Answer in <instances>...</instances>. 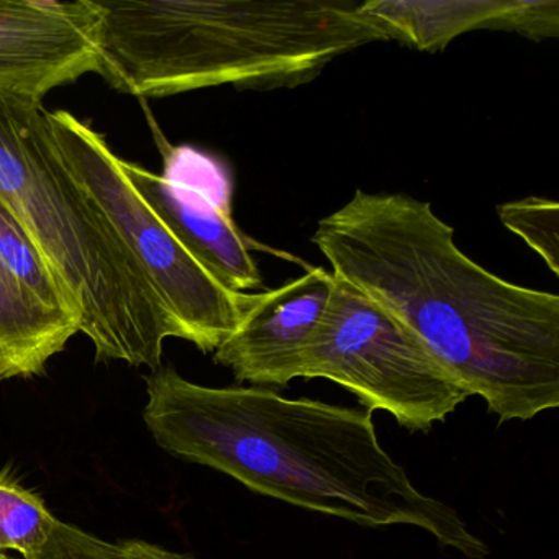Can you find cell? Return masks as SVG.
<instances>
[{"label":"cell","mask_w":559,"mask_h":559,"mask_svg":"<svg viewBox=\"0 0 559 559\" xmlns=\"http://www.w3.org/2000/svg\"><path fill=\"white\" fill-rule=\"evenodd\" d=\"M123 548H126L127 558L129 559H195L192 555L169 551V549L163 548V546L139 542V539L123 542Z\"/></svg>","instance_id":"cell-16"},{"label":"cell","mask_w":559,"mask_h":559,"mask_svg":"<svg viewBox=\"0 0 559 559\" xmlns=\"http://www.w3.org/2000/svg\"><path fill=\"white\" fill-rule=\"evenodd\" d=\"M173 158V175H156L122 158L120 166L140 198L215 280L235 293L261 287L248 238L231 217L227 173L192 150H178Z\"/></svg>","instance_id":"cell-7"},{"label":"cell","mask_w":559,"mask_h":559,"mask_svg":"<svg viewBox=\"0 0 559 559\" xmlns=\"http://www.w3.org/2000/svg\"><path fill=\"white\" fill-rule=\"evenodd\" d=\"M47 122L68 175L165 307L176 338L214 353L238 329L257 294L228 289L179 243L133 189L103 133L68 110H47Z\"/></svg>","instance_id":"cell-5"},{"label":"cell","mask_w":559,"mask_h":559,"mask_svg":"<svg viewBox=\"0 0 559 559\" xmlns=\"http://www.w3.org/2000/svg\"><path fill=\"white\" fill-rule=\"evenodd\" d=\"M32 559H129L123 543H109L58 520L47 545Z\"/></svg>","instance_id":"cell-15"},{"label":"cell","mask_w":559,"mask_h":559,"mask_svg":"<svg viewBox=\"0 0 559 559\" xmlns=\"http://www.w3.org/2000/svg\"><path fill=\"white\" fill-rule=\"evenodd\" d=\"M76 333L73 316L45 306L0 263V381L44 374Z\"/></svg>","instance_id":"cell-11"},{"label":"cell","mask_w":559,"mask_h":559,"mask_svg":"<svg viewBox=\"0 0 559 559\" xmlns=\"http://www.w3.org/2000/svg\"><path fill=\"white\" fill-rule=\"evenodd\" d=\"M47 110L44 100L0 91V202L47 261L97 361L155 371L175 325L68 175Z\"/></svg>","instance_id":"cell-4"},{"label":"cell","mask_w":559,"mask_h":559,"mask_svg":"<svg viewBox=\"0 0 559 559\" xmlns=\"http://www.w3.org/2000/svg\"><path fill=\"white\" fill-rule=\"evenodd\" d=\"M333 280L302 378L329 379L353 392L366 411L389 412L411 431L431 430L471 397L407 326L345 281Z\"/></svg>","instance_id":"cell-6"},{"label":"cell","mask_w":559,"mask_h":559,"mask_svg":"<svg viewBox=\"0 0 559 559\" xmlns=\"http://www.w3.org/2000/svg\"><path fill=\"white\" fill-rule=\"evenodd\" d=\"M312 241L333 276L407 326L499 424L558 407L559 297L471 260L430 202L358 189Z\"/></svg>","instance_id":"cell-1"},{"label":"cell","mask_w":559,"mask_h":559,"mask_svg":"<svg viewBox=\"0 0 559 559\" xmlns=\"http://www.w3.org/2000/svg\"><path fill=\"white\" fill-rule=\"evenodd\" d=\"M58 519L37 493L0 473V552L19 551L32 559L50 539Z\"/></svg>","instance_id":"cell-13"},{"label":"cell","mask_w":559,"mask_h":559,"mask_svg":"<svg viewBox=\"0 0 559 559\" xmlns=\"http://www.w3.org/2000/svg\"><path fill=\"white\" fill-rule=\"evenodd\" d=\"M362 11L389 41L428 53L484 28L515 32L535 41L559 37L558 0H365Z\"/></svg>","instance_id":"cell-10"},{"label":"cell","mask_w":559,"mask_h":559,"mask_svg":"<svg viewBox=\"0 0 559 559\" xmlns=\"http://www.w3.org/2000/svg\"><path fill=\"white\" fill-rule=\"evenodd\" d=\"M97 24L93 0H0V91L44 100L97 74Z\"/></svg>","instance_id":"cell-8"},{"label":"cell","mask_w":559,"mask_h":559,"mask_svg":"<svg viewBox=\"0 0 559 559\" xmlns=\"http://www.w3.org/2000/svg\"><path fill=\"white\" fill-rule=\"evenodd\" d=\"M0 263L4 264L5 270L19 281L22 287H25L45 306L73 316L70 302L57 277L48 267L47 261L14 214L9 211L8 205L2 202H0Z\"/></svg>","instance_id":"cell-12"},{"label":"cell","mask_w":559,"mask_h":559,"mask_svg":"<svg viewBox=\"0 0 559 559\" xmlns=\"http://www.w3.org/2000/svg\"><path fill=\"white\" fill-rule=\"evenodd\" d=\"M97 74L112 90L166 97L234 84L312 81L349 51L389 41L365 0H93Z\"/></svg>","instance_id":"cell-3"},{"label":"cell","mask_w":559,"mask_h":559,"mask_svg":"<svg viewBox=\"0 0 559 559\" xmlns=\"http://www.w3.org/2000/svg\"><path fill=\"white\" fill-rule=\"evenodd\" d=\"M0 559H11L5 552H0Z\"/></svg>","instance_id":"cell-17"},{"label":"cell","mask_w":559,"mask_h":559,"mask_svg":"<svg viewBox=\"0 0 559 559\" xmlns=\"http://www.w3.org/2000/svg\"><path fill=\"white\" fill-rule=\"evenodd\" d=\"M332 271L310 267L277 289L257 294L238 329L214 352V361L251 385L286 388L302 378L333 289Z\"/></svg>","instance_id":"cell-9"},{"label":"cell","mask_w":559,"mask_h":559,"mask_svg":"<svg viewBox=\"0 0 559 559\" xmlns=\"http://www.w3.org/2000/svg\"><path fill=\"white\" fill-rule=\"evenodd\" d=\"M500 222L525 240L543 258L555 276H559V205L542 198L506 202L497 207Z\"/></svg>","instance_id":"cell-14"},{"label":"cell","mask_w":559,"mask_h":559,"mask_svg":"<svg viewBox=\"0 0 559 559\" xmlns=\"http://www.w3.org/2000/svg\"><path fill=\"white\" fill-rule=\"evenodd\" d=\"M156 443L261 496L361 526H417L469 559L487 546L460 513L420 492L382 448L366 408L287 399L271 388H209L166 366L146 378Z\"/></svg>","instance_id":"cell-2"}]
</instances>
